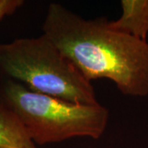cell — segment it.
Masks as SVG:
<instances>
[{"mask_svg": "<svg viewBox=\"0 0 148 148\" xmlns=\"http://www.w3.org/2000/svg\"><path fill=\"white\" fill-rule=\"evenodd\" d=\"M0 76L68 102L99 104L91 82L44 34L0 44Z\"/></svg>", "mask_w": 148, "mask_h": 148, "instance_id": "obj_3", "label": "cell"}, {"mask_svg": "<svg viewBox=\"0 0 148 148\" xmlns=\"http://www.w3.org/2000/svg\"><path fill=\"white\" fill-rule=\"evenodd\" d=\"M23 4V0H0V21L12 15Z\"/></svg>", "mask_w": 148, "mask_h": 148, "instance_id": "obj_6", "label": "cell"}, {"mask_svg": "<svg viewBox=\"0 0 148 148\" xmlns=\"http://www.w3.org/2000/svg\"><path fill=\"white\" fill-rule=\"evenodd\" d=\"M0 148H38L15 114L1 101Z\"/></svg>", "mask_w": 148, "mask_h": 148, "instance_id": "obj_5", "label": "cell"}, {"mask_svg": "<svg viewBox=\"0 0 148 148\" xmlns=\"http://www.w3.org/2000/svg\"><path fill=\"white\" fill-rule=\"evenodd\" d=\"M0 101L15 114L36 145L73 138L99 139L109 110L101 104L80 105L44 95L0 76Z\"/></svg>", "mask_w": 148, "mask_h": 148, "instance_id": "obj_2", "label": "cell"}, {"mask_svg": "<svg viewBox=\"0 0 148 148\" xmlns=\"http://www.w3.org/2000/svg\"><path fill=\"white\" fill-rule=\"evenodd\" d=\"M122 13L115 21H110L112 28L147 40L148 36V0H122Z\"/></svg>", "mask_w": 148, "mask_h": 148, "instance_id": "obj_4", "label": "cell"}, {"mask_svg": "<svg viewBox=\"0 0 148 148\" xmlns=\"http://www.w3.org/2000/svg\"><path fill=\"white\" fill-rule=\"evenodd\" d=\"M86 79L110 80L123 95H148V41L112 28L105 16L87 20L52 3L42 26Z\"/></svg>", "mask_w": 148, "mask_h": 148, "instance_id": "obj_1", "label": "cell"}]
</instances>
